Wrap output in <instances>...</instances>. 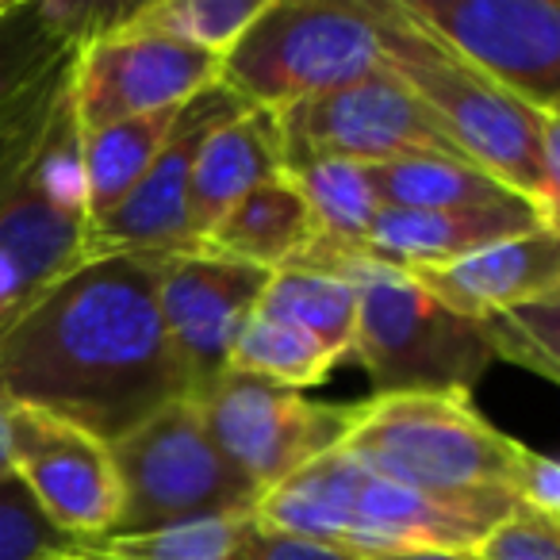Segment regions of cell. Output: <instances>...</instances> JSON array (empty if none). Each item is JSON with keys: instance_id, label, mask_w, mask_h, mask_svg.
<instances>
[{"instance_id": "6da1fadb", "label": "cell", "mask_w": 560, "mask_h": 560, "mask_svg": "<svg viewBox=\"0 0 560 560\" xmlns=\"http://www.w3.org/2000/svg\"><path fill=\"white\" fill-rule=\"evenodd\" d=\"M188 381L162 327L154 254H104L50 284L0 335V399L112 445Z\"/></svg>"}, {"instance_id": "7a4b0ae2", "label": "cell", "mask_w": 560, "mask_h": 560, "mask_svg": "<svg viewBox=\"0 0 560 560\" xmlns=\"http://www.w3.org/2000/svg\"><path fill=\"white\" fill-rule=\"evenodd\" d=\"M381 35L384 70H392L457 142V150L476 165L503 180L511 192L529 200L557 226V116L526 108L511 93L460 62L453 50L430 39L396 0L369 4Z\"/></svg>"}, {"instance_id": "3957f363", "label": "cell", "mask_w": 560, "mask_h": 560, "mask_svg": "<svg viewBox=\"0 0 560 560\" xmlns=\"http://www.w3.org/2000/svg\"><path fill=\"white\" fill-rule=\"evenodd\" d=\"M289 269V265H284ZM292 269H319L358 292V335L350 358L365 365L376 396L392 392H468L491 365L476 319L442 307L407 269L365 254L307 246Z\"/></svg>"}, {"instance_id": "277c9868", "label": "cell", "mask_w": 560, "mask_h": 560, "mask_svg": "<svg viewBox=\"0 0 560 560\" xmlns=\"http://www.w3.org/2000/svg\"><path fill=\"white\" fill-rule=\"evenodd\" d=\"M338 450L369 472L419 491L511 495L522 442L499 434L468 392H392L361 404L358 427Z\"/></svg>"}, {"instance_id": "5b68a950", "label": "cell", "mask_w": 560, "mask_h": 560, "mask_svg": "<svg viewBox=\"0 0 560 560\" xmlns=\"http://www.w3.org/2000/svg\"><path fill=\"white\" fill-rule=\"evenodd\" d=\"M384 70L369 4L265 0L254 24L219 55L215 81L246 108L280 112Z\"/></svg>"}, {"instance_id": "8992f818", "label": "cell", "mask_w": 560, "mask_h": 560, "mask_svg": "<svg viewBox=\"0 0 560 560\" xmlns=\"http://www.w3.org/2000/svg\"><path fill=\"white\" fill-rule=\"evenodd\" d=\"M119 480V514L104 537H131L200 518H249L257 488L215 450L192 396L108 445ZM101 541V537H96Z\"/></svg>"}, {"instance_id": "52a82bcc", "label": "cell", "mask_w": 560, "mask_h": 560, "mask_svg": "<svg viewBox=\"0 0 560 560\" xmlns=\"http://www.w3.org/2000/svg\"><path fill=\"white\" fill-rule=\"evenodd\" d=\"M192 399L215 450L254 483L257 495L335 453L361 419V404H319L296 388L234 369L219 373Z\"/></svg>"}, {"instance_id": "ba28073f", "label": "cell", "mask_w": 560, "mask_h": 560, "mask_svg": "<svg viewBox=\"0 0 560 560\" xmlns=\"http://www.w3.org/2000/svg\"><path fill=\"white\" fill-rule=\"evenodd\" d=\"M284 158H342L384 165L399 158H453L468 162L442 131L434 112L392 70H376L353 85L280 108Z\"/></svg>"}, {"instance_id": "9c48e42d", "label": "cell", "mask_w": 560, "mask_h": 560, "mask_svg": "<svg viewBox=\"0 0 560 560\" xmlns=\"http://www.w3.org/2000/svg\"><path fill=\"white\" fill-rule=\"evenodd\" d=\"M445 50L526 108H560V9L552 0H396Z\"/></svg>"}, {"instance_id": "30bf717a", "label": "cell", "mask_w": 560, "mask_h": 560, "mask_svg": "<svg viewBox=\"0 0 560 560\" xmlns=\"http://www.w3.org/2000/svg\"><path fill=\"white\" fill-rule=\"evenodd\" d=\"M269 277L272 269L203 249L154 254L158 312L188 381V396H200L219 373H226L234 338L257 307Z\"/></svg>"}, {"instance_id": "8fae6325", "label": "cell", "mask_w": 560, "mask_h": 560, "mask_svg": "<svg viewBox=\"0 0 560 560\" xmlns=\"http://www.w3.org/2000/svg\"><path fill=\"white\" fill-rule=\"evenodd\" d=\"M246 104L223 89L219 81L203 85L185 108L177 112L162 150L154 154L150 170L139 185L108 211V215L85 223V257L104 254H177L192 249L188 238V173L215 127L242 116Z\"/></svg>"}, {"instance_id": "7c38bea8", "label": "cell", "mask_w": 560, "mask_h": 560, "mask_svg": "<svg viewBox=\"0 0 560 560\" xmlns=\"http://www.w3.org/2000/svg\"><path fill=\"white\" fill-rule=\"evenodd\" d=\"M219 58L170 35L108 27L85 39L73 73V108L81 131H96L116 119L147 116L185 104L211 85Z\"/></svg>"}, {"instance_id": "4fadbf2b", "label": "cell", "mask_w": 560, "mask_h": 560, "mask_svg": "<svg viewBox=\"0 0 560 560\" xmlns=\"http://www.w3.org/2000/svg\"><path fill=\"white\" fill-rule=\"evenodd\" d=\"M9 450L12 472L32 488L58 529L81 545L108 534L119 514L108 445L62 419L9 404Z\"/></svg>"}, {"instance_id": "5bb4252c", "label": "cell", "mask_w": 560, "mask_h": 560, "mask_svg": "<svg viewBox=\"0 0 560 560\" xmlns=\"http://www.w3.org/2000/svg\"><path fill=\"white\" fill-rule=\"evenodd\" d=\"M85 257V219L47 200L35 162L0 192V335Z\"/></svg>"}, {"instance_id": "9a60e30c", "label": "cell", "mask_w": 560, "mask_h": 560, "mask_svg": "<svg viewBox=\"0 0 560 560\" xmlns=\"http://www.w3.org/2000/svg\"><path fill=\"white\" fill-rule=\"evenodd\" d=\"M407 272L442 307L465 319H488L514 304L560 292V238L557 231L518 234L472 249L457 261Z\"/></svg>"}, {"instance_id": "2e32d148", "label": "cell", "mask_w": 560, "mask_h": 560, "mask_svg": "<svg viewBox=\"0 0 560 560\" xmlns=\"http://www.w3.org/2000/svg\"><path fill=\"white\" fill-rule=\"evenodd\" d=\"M557 231L534 203L518 200L488 211H404L381 208L369 226L361 254L396 269H434L457 257L483 249L491 242L518 234Z\"/></svg>"}, {"instance_id": "e0dca14e", "label": "cell", "mask_w": 560, "mask_h": 560, "mask_svg": "<svg viewBox=\"0 0 560 560\" xmlns=\"http://www.w3.org/2000/svg\"><path fill=\"white\" fill-rule=\"evenodd\" d=\"M280 173H284V139H280L277 112L246 108L231 124L215 127L188 173L185 219L192 249L231 211L234 200Z\"/></svg>"}, {"instance_id": "ac0fdd59", "label": "cell", "mask_w": 560, "mask_h": 560, "mask_svg": "<svg viewBox=\"0 0 560 560\" xmlns=\"http://www.w3.org/2000/svg\"><path fill=\"white\" fill-rule=\"evenodd\" d=\"M312 238L315 223L307 215L304 196L280 173V177L254 185L242 200H234L231 211L203 234L196 249L261 265V269H284L304 254Z\"/></svg>"}, {"instance_id": "d6986e66", "label": "cell", "mask_w": 560, "mask_h": 560, "mask_svg": "<svg viewBox=\"0 0 560 560\" xmlns=\"http://www.w3.org/2000/svg\"><path fill=\"white\" fill-rule=\"evenodd\" d=\"M365 173L381 208L488 211L522 200L491 173L476 170L472 162H453V158H399V162L365 165Z\"/></svg>"}, {"instance_id": "ffe728a7", "label": "cell", "mask_w": 560, "mask_h": 560, "mask_svg": "<svg viewBox=\"0 0 560 560\" xmlns=\"http://www.w3.org/2000/svg\"><path fill=\"white\" fill-rule=\"evenodd\" d=\"M284 177L304 196L315 223V238L307 246L361 254V242L381 211L365 165L342 158H284Z\"/></svg>"}, {"instance_id": "44dd1931", "label": "cell", "mask_w": 560, "mask_h": 560, "mask_svg": "<svg viewBox=\"0 0 560 560\" xmlns=\"http://www.w3.org/2000/svg\"><path fill=\"white\" fill-rule=\"evenodd\" d=\"M185 104H173L147 116L116 119L96 131H81V158H85V223L108 215L150 170L162 150L173 119Z\"/></svg>"}, {"instance_id": "7402d4cb", "label": "cell", "mask_w": 560, "mask_h": 560, "mask_svg": "<svg viewBox=\"0 0 560 560\" xmlns=\"http://www.w3.org/2000/svg\"><path fill=\"white\" fill-rule=\"evenodd\" d=\"M257 307L312 335L338 361L350 358L358 335V292L350 280L319 269H272Z\"/></svg>"}, {"instance_id": "603a6c76", "label": "cell", "mask_w": 560, "mask_h": 560, "mask_svg": "<svg viewBox=\"0 0 560 560\" xmlns=\"http://www.w3.org/2000/svg\"><path fill=\"white\" fill-rule=\"evenodd\" d=\"M338 365L335 353H327L312 335H304L292 323L277 319V315L254 307L249 319L242 323L238 338H234V350L226 369L234 373L261 376V381L284 384V388H307V384H319L330 376V369Z\"/></svg>"}, {"instance_id": "cb8c5ba5", "label": "cell", "mask_w": 560, "mask_h": 560, "mask_svg": "<svg viewBox=\"0 0 560 560\" xmlns=\"http://www.w3.org/2000/svg\"><path fill=\"white\" fill-rule=\"evenodd\" d=\"M265 0H150L139 9H116L108 27H135V32L170 35L208 55H226L231 43L254 24ZM104 27V32H108Z\"/></svg>"}, {"instance_id": "d4e9b609", "label": "cell", "mask_w": 560, "mask_h": 560, "mask_svg": "<svg viewBox=\"0 0 560 560\" xmlns=\"http://www.w3.org/2000/svg\"><path fill=\"white\" fill-rule=\"evenodd\" d=\"M491 358H503L518 369H529L541 381H560V292L526 300L488 319H476Z\"/></svg>"}, {"instance_id": "484cf974", "label": "cell", "mask_w": 560, "mask_h": 560, "mask_svg": "<svg viewBox=\"0 0 560 560\" xmlns=\"http://www.w3.org/2000/svg\"><path fill=\"white\" fill-rule=\"evenodd\" d=\"M242 522L246 518H200L150 529V534L101 537L85 545L112 560H231Z\"/></svg>"}, {"instance_id": "4316f807", "label": "cell", "mask_w": 560, "mask_h": 560, "mask_svg": "<svg viewBox=\"0 0 560 560\" xmlns=\"http://www.w3.org/2000/svg\"><path fill=\"white\" fill-rule=\"evenodd\" d=\"M78 545V537L50 522L16 472L0 476V560H55Z\"/></svg>"}, {"instance_id": "83f0119b", "label": "cell", "mask_w": 560, "mask_h": 560, "mask_svg": "<svg viewBox=\"0 0 560 560\" xmlns=\"http://www.w3.org/2000/svg\"><path fill=\"white\" fill-rule=\"evenodd\" d=\"M476 560H560V522L514 506L472 549Z\"/></svg>"}, {"instance_id": "f1b7e54d", "label": "cell", "mask_w": 560, "mask_h": 560, "mask_svg": "<svg viewBox=\"0 0 560 560\" xmlns=\"http://www.w3.org/2000/svg\"><path fill=\"white\" fill-rule=\"evenodd\" d=\"M231 560H353V557L330 549V545L307 541V537L272 534V529L257 526L254 518H246L238 529V541H234Z\"/></svg>"}, {"instance_id": "f546056e", "label": "cell", "mask_w": 560, "mask_h": 560, "mask_svg": "<svg viewBox=\"0 0 560 560\" xmlns=\"http://www.w3.org/2000/svg\"><path fill=\"white\" fill-rule=\"evenodd\" d=\"M511 499L518 506H526V511L560 522V472H557V460L522 445L518 465H514V476H511Z\"/></svg>"}, {"instance_id": "4dcf8cb0", "label": "cell", "mask_w": 560, "mask_h": 560, "mask_svg": "<svg viewBox=\"0 0 560 560\" xmlns=\"http://www.w3.org/2000/svg\"><path fill=\"white\" fill-rule=\"evenodd\" d=\"M381 560H476V557L460 549H422V552H396V557H381Z\"/></svg>"}, {"instance_id": "1f68e13d", "label": "cell", "mask_w": 560, "mask_h": 560, "mask_svg": "<svg viewBox=\"0 0 560 560\" xmlns=\"http://www.w3.org/2000/svg\"><path fill=\"white\" fill-rule=\"evenodd\" d=\"M12 472V450H9V404L0 399V476Z\"/></svg>"}, {"instance_id": "d6a6232c", "label": "cell", "mask_w": 560, "mask_h": 560, "mask_svg": "<svg viewBox=\"0 0 560 560\" xmlns=\"http://www.w3.org/2000/svg\"><path fill=\"white\" fill-rule=\"evenodd\" d=\"M62 560H112V557H104V552H96V549H89V545H78V549H70Z\"/></svg>"}, {"instance_id": "836d02e7", "label": "cell", "mask_w": 560, "mask_h": 560, "mask_svg": "<svg viewBox=\"0 0 560 560\" xmlns=\"http://www.w3.org/2000/svg\"><path fill=\"white\" fill-rule=\"evenodd\" d=\"M9 12H12V4H4V0H0V20L9 16Z\"/></svg>"}, {"instance_id": "e575fe53", "label": "cell", "mask_w": 560, "mask_h": 560, "mask_svg": "<svg viewBox=\"0 0 560 560\" xmlns=\"http://www.w3.org/2000/svg\"><path fill=\"white\" fill-rule=\"evenodd\" d=\"M55 560H62V557H55Z\"/></svg>"}]
</instances>
